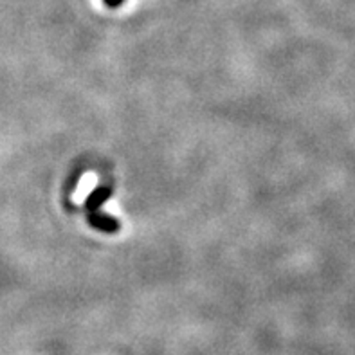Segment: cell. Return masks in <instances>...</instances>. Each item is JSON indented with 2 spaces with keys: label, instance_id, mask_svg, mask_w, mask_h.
Segmentation results:
<instances>
[{
  "label": "cell",
  "instance_id": "7a4b0ae2",
  "mask_svg": "<svg viewBox=\"0 0 355 355\" xmlns=\"http://www.w3.org/2000/svg\"><path fill=\"white\" fill-rule=\"evenodd\" d=\"M112 197V188L110 186H99L93 193L88 195L87 200H85V210L87 213H94V211H99L105 202Z\"/></svg>",
  "mask_w": 355,
  "mask_h": 355
},
{
  "label": "cell",
  "instance_id": "6da1fadb",
  "mask_svg": "<svg viewBox=\"0 0 355 355\" xmlns=\"http://www.w3.org/2000/svg\"><path fill=\"white\" fill-rule=\"evenodd\" d=\"M88 222L93 225L94 229L97 231H103V233H117L121 224H119V220H116L114 217L110 215H105L101 211H94V213H88Z\"/></svg>",
  "mask_w": 355,
  "mask_h": 355
},
{
  "label": "cell",
  "instance_id": "3957f363",
  "mask_svg": "<svg viewBox=\"0 0 355 355\" xmlns=\"http://www.w3.org/2000/svg\"><path fill=\"white\" fill-rule=\"evenodd\" d=\"M103 2H105L108 8H119V5H121L125 0H103Z\"/></svg>",
  "mask_w": 355,
  "mask_h": 355
}]
</instances>
